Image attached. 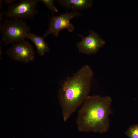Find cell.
I'll return each instance as SVG.
<instances>
[{
    "label": "cell",
    "instance_id": "cell-1",
    "mask_svg": "<svg viewBox=\"0 0 138 138\" xmlns=\"http://www.w3.org/2000/svg\"><path fill=\"white\" fill-rule=\"evenodd\" d=\"M94 73L88 65L68 77L60 89L59 99L63 121H66L89 96Z\"/></svg>",
    "mask_w": 138,
    "mask_h": 138
},
{
    "label": "cell",
    "instance_id": "cell-2",
    "mask_svg": "<svg viewBox=\"0 0 138 138\" xmlns=\"http://www.w3.org/2000/svg\"><path fill=\"white\" fill-rule=\"evenodd\" d=\"M112 99L110 96H89L78 110L76 120L77 129L80 132L102 133L109 126L110 115Z\"/></svg>",
    "mask_w": 138,
    "mask_h": 138
},
{
    "label": "cell",
    "instance_id": "cell-3",
    "mask_svg": "<svg viewBox=\"0 0 138 138\" xmlns=\"http://www.w3.org/2000/svg\"><path fill=\"white\" fill-rule=\"evenodd\" d=\"M0 30L2 35L1 42L7 44L25 40L30 28L23 20L6 19L0 25Z\"/></svg>",
    "mask_w": 138,
    "mask_h": 138
},
{
    "label": "cell",
    "instance_id": "cell-4",
    "mask_svg": "<svg viewBox=\"0 0 138 138\" xmlns=\"http://www.w3.org/2000/svg\"><path fill=\"white\" fill-rule=\"evenodd\" d=\"M39 0H22L10 5L4 12L10 19H33L38 12L36 7Z\"/></svg>",
    "mask_w": 138,
    "mask_h": 138
},
{
    "label": "cell",
    "instance_id": "cell-5",
    "mask_svg": "<svg viewBox=\"0 0 138 138\" xmlns=\"http://www.w3.org/2000/svg\"><path fill=\"white\" fill-rule=\"evenodd\" d=\"M80 15V13L78 12L72 11L58 16L53 15L51 17L48 16L50 18L49 26L43 37L44 38L51 34L57 37L60 31L64 29H67L69 32H72L74 29V27L70 21L73 18Z\"/></svg>",
    "mask_w": 138,
    "mask_h": 138
},
{
    "label": "cell",
    "instance_id": "cell-6",
    "mask_svg": "<svg viewBox=\"0 0 138 138\" xmlns=\"http://www.w3.org/2000/svg\"><path fill=\"white\" fill-rule=\"evenodd\" d=\"M6 53L11 59L24 63L31 61L35 58L33 47L25 40L13 43Z\"/></svg>",
    "mask_w": 138,
    "mask_h": 138
},
{
    "label": "cell",
    "instance_id": "cell-7",
    "mask_svg": "<svg viewBox=\"0 0 138 138\" xmlns=\"http://www.w3.org/2000/svg\"><path fill=\"white\" fill-rule=\"evenodd\" d=\"M89 32V35L86 37L79 34L82 40L76 44L79 53L88 55L96 54L106 43L96 32L91 30Z\"/></svg>",
    "mask_w": 138,
    "mask_h": 138
},
{
    "label": "cell",
    "instance_id": "cell-8",
    "mask_svg": "<svg viewBox=\"0 0 138 138\" xmlns=\"http://www.w3.org/2000/svg\"><path fill=\"white\" fill-rule=\"evenodd\" d=\"M56 1L62 6L73 10L89 8L92 6L93 2V1L90 0H58Z\"/></svg>",
    "mask_w": 138,
    "mask_h": 138
},
{
    "label": "cell",
    "instance_id": "cell-9",
    "mask_svg": "<svg viewBox=\"0 0 138 138\" xmlns=\"http://www.w3.org/2000/svg\"><path fill=\"white\" fill-rule=\"evenodd\" d=\"M26 38L30 39L34 44L38 53L40 55L43 56L46 53L50 51L49 46L43 37L30 32L27 34Z\"/></svg>",
    "mask_w": 138,
    "mask_h": 138
},
{
    "label": "cell",
    "instance_id": "cell-10",
    "mask_svg": "<svg viewBox=\"0 0 138 138\" xmlns=\"http://www.w3.org/2000/svg\"><path fill=\"white\" fill-rule=\"evenodd\" d=\"M125 134L129 138H138V124L132 125L129 127Z\"/></svg>",
    "mask_w": 138,
    "mask_h": 138
},
{
    "label": "cell",
    "instance_id": "cell-11",
    "mask_svg": "<svg viewBox=\"0 0 138 138\" xmlns=\"http://www.w3.org/2000/svg\"><path fill=\"white\" fill-rule=\"evenodd\" d=\"M39 1L43 3L53 13L58 12L57 9L54 4L53 0H39Z\"/></svg>",
    "mask_w": 138,
    "mask_h": 138
},
{
    "label": "cell",
    "instance_id": "cell-12",
    "mask_svg": "<svg viewBox=\"0 0 138 138\" xmlns=\"http://www.w3.org/2000/svg\"><path fill=\"white\" fill-rule=\"evenodd\" d=\"M16 0H3L5 4L9 5L15 2Z\"/></svg>",
    "mask_w": 138,
    "mask_h": 138
}]
</instances>
